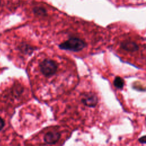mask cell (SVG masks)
<instances>
[{"mask_svg": "<svg viewBox=\"0 0 146 146\" xmlns=\"http://www.w3.org/2000/svg\"><path fill=\"white\" fill-rule=\"evenodd\" d=\"M82 105L88 110L97 111L100 107V101L95 92L88 91L84 92L80 98Z\"/></svg>", "mask_w": 146, "mask_h": 146, "instance_id": "4", "label": "cell"}, {"mask_svg": "<svg viewBox=\"0 0 146 146\" xmlns=\"http://www.w3.org/2000/svg\"><path fill=\"white\" fill-rule=\"evenodd\" d=\"M39 72L44 78H52L55 75L58 71V64L51 59H43L39 64Z\"/></svg>", "mask_w": 146, "mask_h": 146, "instance_id": "3", "label": "cell"}, {"mask_svg": "<svg viewBox=\"0 0 146 146\" xmlns=\"http://www.w3.org/2000/svg\"><path fill=\"white\" fill-rule=\"evenodd\" d=\"M61 137V134L57 131H50L46 133L43 136V141L48 144L56 143Z\"/></svg>", "mask_w": 146, "mask_h": 146, "instance_id": "5", "label": "cell"}, {"mask_svg": "<svg viewBox=\"0 0 146 146\" xmlns=\"http://www.w3.org/2000/svg\"><path fill=\"white\" fill-rule=\"evenodd\" d=\"M5 124V122L4 120L1 117H0V131H2V129L4 128Z\"/></svg>", "mask_w": 146, "mask_h": 146, "instance_id": "7", "label": "cell"}, {"mask_svg": "<svg viewBox=\"0 0 146 146\" xmlns=\"http://www.w3.org/2000/svg\"><path fill=\"white\" fill-rule=\"evenodd\" d=\"M0 4H1V1H0Z\"/></svg>", "mask_w": 146, "mask_h": 146, "instance_id": "8", "label": "cell"}, {"mask_svg": "<svg viewBox=\"0 0 146 146\" xmlns=\"http://www.w3.org/2000/svg\"><path fill=\"white\" fill-rule=\"evenodd\" d=\"M34 13L38 15H45L47 14L46 10L44 8L42 7H35L33 9Z\"/></svg>", "mask_w": 146, "mask_h": 146, "instance_id": "6", "label": "cell"}, {"mask_svg": "<svg viewBox=\"0 0 146 146\" xmlns=\"http://www.w3.org/2000/svg\"><path fill=\"white\" fill-rule=\"evenodd\" d=\"M110 42L112 50L121 60L139 68L146 67L145 39L138 35L124 33L110 39Z\"/></svg>", "mask_w": 146, "mask_h": 146, "instance_id": "1", "label": "cell"}, {"mask_svg": "<svg viewBox=\"0 0 146 146\" xmlns=\"http://www.w3.org/2000/svg\"><path fill=\"white\" fill-rule=\"evenodd\" d=\"M87 41L79 36H71L59 44V47L62 50L72 52H80L88 47Z\"/></svg>", "mask_w": 146, "mask_h": 146, "instance_id": "2", "label": "cell"}]
</instances>
